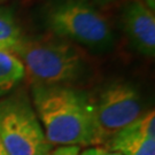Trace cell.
Here are the masks:
<instances>
[{
    "label": "cell",
    "mask_w": 155,
    "mask_h": 155,
    "mask_svg": "<svg viewBox=\"0 0 155 155\" xmlns=\"http://www.w3.org/2000/svg\"><path fill=\"white\" fill-rule=\"evenodd\" d=\"M33 108L52 146H92L91 97L69 85L32 87Z\"/></svg>",
    "instance_id": "cell-1"
},
{
    "label": "cell",
    "mask_w": 155,
    "mask_h": 155,
    "mask_svg": "<svg viewBox=\"0 0 155 155\" xmlns=\"http://www.w3.org/2000/svg\"><path fill=\"white\" fill-rule=\"evenodd\" d=\"M14 54L22 61L25 76L38 85L78 83L91 72L83 50L62 38H24Z\"/></svg>",
    "instance_id": "cell-2"
},
{
    "label": "cell",
    "mask_w": 155,
    "mask_h": 155,
    "mask_svg": "<svg viewBox=\"0 0 155 155\" xmlns=\"http://www.w3.org/2000/svg\"><path fill=\"white\" fill-rule=\"evenodd\" d=\"M41 16L58 38L92 51H108L114 44L108 20L89 0H48Z\"/></svg>",
    "instance_id": "cell-3"
},
{
    "label": "cell",
    "mask_w": 155,
    "mask_h": 155,
    "mask_svg": "<svg viewBox=\"0 0 155 155\" xmlns=\"http://www.w3.org/2000/svg\"><path fill=\"white\" fill-rule=\"evenodd\" d=\"M91 106L92 146L107 144L116 133L144 114V104L137 87L122 81L105 85L95 97H91Z\"/></svg>",
    "instance_id": "cell-4"
},
{
    "label": "cell",
    "mask_w": 155,
    "mask_h": 155,
    "mask_svg": "<svg viewBox=\"0 0 155 155\" xmlns=\"http://www.w3.org/2000/svg\"><path fill=\"white\" fill-rule=\"evenodd\" d=\"M0 141L9 155H46L52 148L25 94L0 100Z\"/></svg>",
    "instance_id": "cell-5"
},
{
    "label": "cell",
    "mask_w": 155,
    "mask_h": 155,
    "mask_svg": "<svg viewBox=\"0 0 155 155\" xmlns=\"http://www.w3.org/2000/svg\"><path fill=\"white\" fill-rule=\"evenodd\" d=\"M122 25L130 44L140 54H155V15L143 0L127 1L122 12Z\"/></svg>",
    "instance_id": "cell-6"
},
{
    "label": "cell",
    "mask_w": 155,
    "mask_h": 155,
    "mask_svg": "<svg viewBox=\"0 0 155 155\" xmlns=\"http://www.w3.org/2000/svg\"><path fill=\"white\" fill-rule=\"evenodd\" d=\"M122 155H155V113L148 110L106 144Z\"/></svg>",
    "instance_id": "cell-7"
},
{
    "label": "cell",
    "mask_w": 155,
    "mask_h": 155,
    "mask_svg": "<svg viewBox=\"0 0 155 155\" xmlns=\"http://www.w3.org/2000/svg\"><path fill=\"white\" fill-rule=\"evenodd\" d=\"M24 78L22 61L11 52L0 51V97L15 89Z\"/></svg>",
    "instance_id": "cell-8"
},
{
    "label": "cell",
    "mask_w": 155,
    "mask_h": 155,
    "mask_svg": "<svg viewBox=\"0 0 155 155\" xmlns=\"http://www.w3.org/2000/svg\"><path fill=\"white\" fill-rule=\"evenodd\" d=\"M21 27L11 7L0 6V46L4 51L14 52L24 40Z\"/></svg>",
    "instance_id": "cell-9"
},
{
    "label": "cell",
    "mask_w": 155,
    "mask_h": 155,
    "mask_svg": "<svg viewBox=\"0 0 155 155\" xmlns=\"http://www.w3.org/2000/svg\"><path fill=\"white\" fill-rule=\"evenodd\" d=\"M46 155H81L79 146H58Z\"/></svg>",
    "instance_id": "cell-10"
},
{
    "label": "cell",
    "mask_w": 155,
    "mask_h": 155,
    "mask_svg": "<svg viewBox=\"0 0 155 155\" xmlns=\"http://www.w3.org/2000/svg\"><path fill=\"white\" fill-rule=\"evenodd\" d=\"M81 155H122L120 154L118 152L115 150H108L106 147H101V146H93V147H90L86 148L85 150H83Z\"/></svg>",
    "instance_id": "cell-11"
},
{
    "label": "cell",
    "mask_w": 155,
    "mask_h": 155,
    "mask_svg": "<svg viewBox=\"0 0 155 155\" xmlns=\"http://www.w3.org/2000/svg\"><path fill=\"white\" fill-rule=\"evenodd\" d=\"M89 1H91L92 4H97V5H109V4H113V2H115V1H117V0H89Z\"/></svg>",
    "instance_id": "cell-12"
},
{
    "label": "cell",
    "mask_w": 155,
    "mask_h": 155,
    "mask_svg": "<svg viewBox=\"0 0 155 155\" xmlns=\"http://www.w3.org/2000/svg\"><path fill=\"white\" fill-rule=\"evenodd\" d=\"M0 155H9L8 153H7V150H5V147L2 146L1 141H0Z\"/></svg>",
    "instance_id": "cell-13"
},
{
    "label": "cell",
    "mask_w": 155,
    "mask_h": 155,
    "mask_svg": "<svg viewBox=\"0 0 155 155\" xmlns=\"http://www.w3.org/2000/svg\"><path fill=\"white\" fill-rule=\"evenodd\" d=\"M0 51H4V50H2V48H1V46H0Z\"/></svg>",
    "instance_id": "cell-14"
},
{
    "label": "cell",
    "mask_w": 155,
    "mask_h": 155,
    "mask_svg": "<svg viewBox=\"0 0 155 155\" xmlns=\"http://www.w3.org/2000/svg\"><path fill=\"white\" fill-rule=\"evenodd\" d=\"M0 1H2V0H0Z\"/></svg>",
    "instance_id": "cell-15"
}]
</instances>
